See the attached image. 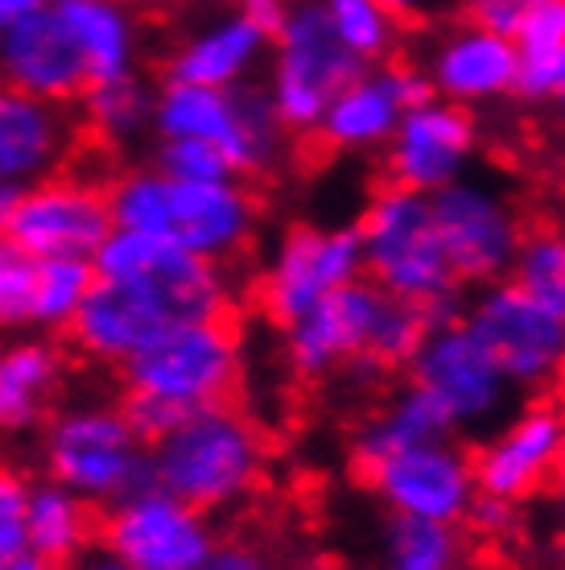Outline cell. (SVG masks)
Instances as JSON below:
<instances>
[{
  "label": "cell",
  "mask_w": 565,
  "mask_h": 570,
  "mask_svg": "<svg viewBox=\"0 0 565 570\" xmlns=\"http://www.w3.org/2000/svg\"><path fill=\"white\" fill-rule=\"evenodd\" d=\"M17 199H21V190L9 183H0V232H9V224H13Z\"/></svg>",
  "instance_id": "bcb514c9"
},
{
  "label": "cell",
  "mask_w": 565,
  "mask_h": 570,
  "mask_svg": "<svg viewBox=\"0 0 565 570\" xmlns=\"http://www.w3.org/2000/svg\"><path fill=\"white\" fill-rule=\"evenodd\" d=\"M364 277V248L355 224H294L272 244L256 282V306L272 327H289L326 294Z\"/></svg>",
  "instance_id": "4fadbf2b"
},
{
  "label": "cell",
  "mask_w": 565,
  "mask_h": 570,
  "mask_svg": "<svg viewBox=\"0 0 565 570\" xmlns=\"http://www.w3.org/2000/svg\"><path fill=\"white\" fill-rule=\"evenodd\" d=\"M429 96L434 91H429L417 62L393 58L380 67H364L335 100L326 104L314 132L323 137V145L339 149V154H380L405 108L429 100Z\"/></svg>",
  "instance_id": "d6986e66"
},
{
  "label": "cell",
  "mask_w": 565,
  "mask_h": 570,
  "mask_svg": "<svg viewBox=\"0 0 565 570\" xmlns=\"http://www.w3.org/2000/svg\"><path fill=\"white\" fill-rule=\"evenodd\" d=\"M202 570H277L272 558L252 542H219Z\"/></svg>",
  "instance_id": "f35d334b"
},
{
  "label": "cell",
  "mask_w": 565,
  "mask_h": 570,
  "mask_svg": "<svg viewBox=\"0 0 565 570\" xmlns=\"http://www.w3.org/2000/svg\"><path fill=\"white\" fill-rule=\"evenodd\" d=\"M537 4L541 0H463L467 21H475L483 29H495V33H508V38Z\"/></svg>",
  "instance_id": "8d00e7d4"
},
{
  "label": "cell",
  "mask_w": 565,
  "mask_h": 570,
  "mask_svg": "<svg viewBox=\"0 0 565 570\" xmlns=\"http://www.w3.org/2000/svg\"><path fill=\"white\" fill-rule=\"evenodd\" d=\"M429 212H434L438 240L463 289L467 285L479 289V285L508 277L516 248L524 240V219L504 186L470 170L467 178L429 195Z\"/></svg>",
  "instance_id": "8fae6325"
},
{
  "label": "cell",
  "mask_w": 565,
  "mask_h": 570,
  "mask_svg": "<svg viewBox=\"0 0 565 570\" xmlns=\"http://www.w3.org/2000/svg\"><path fill=\"white\" fill-rule=\"evenodd\" d=\"M96 542L108 546L128 570H202L219 533L207 513L149 484L103 509Z\"/></svg>",
  "instance_id": "5bb4252c"
},
{
  "label": "cell",
  "mask_w": 565,
  "mask_h": 570,
  "mask_svg": "<svg viewBox=\"0 0 565 570\" xmlns=\"http://www.w3.org/2000/svg\"><path fill=\"white\" fill-rule=\"evenodd\" d=\"M153 484L198 513H231L252 500L269 475V439L231 401L190 410L149 446Z\"/></svg>",
  "instance_id": "277c9868"
},
{
  "label": "cell",
  "mask_w": 565,
  "mask_h": 570,
  "mask_svg": "<svg viewBox=\"0 0 565 570\" xmlns=\"http://www.w3.org/2000/svg\"><path fill=\"white\" fill-rule=\"evenodd\" d=\"M26 542L29 550L54 567H67L75 554H83L96 542V509L79 500L71 488L54 484L50 475L29 484L26 500Z\"/></svg>",
  "instance_id": "4316f807"
},
{
  "label": "cell",
  "mask_w": 565,
  "mask_h": 570,
  "mask_svg": "<svg viewBox=\"0 0 565 570\" xmlns=\"http://www.w3.org/2000/svg\"><path fill=\"white\" fill-rule=\"evenodd\" d=\"M384 13L393 17L396 26H422V21H434V17L450 4V0H376Z\"/></svg>",
  "instance_id": "60d3db41"
},
{
  "label": "cell",
  "mask_w": 565,
  "mask_h": 570,
  "mask_svg": "<svg viewBox=\"0 0 565 570\" xmlns=\"http://www.w3.org/2000/svg\"><path fill=\"white\" fill-rule=\"evenodd\" d=\"M153 96L157 87L141 71L108 83H91L79 96L83 129L103 145H137L153 132Z\"/></svg>",
  "instance_id": "f1b7e54d"
},
{
  "label": "cell",
  "mask_w": 565,
  "mask_h": 570,
  "mask_svg": "<svg viewBox=\"0 0 565 570\" xmlns=\"http://www.w3.org/2000/svg\"><path fill=\"white\" fill-rule=\"evenodd\" d=\"M67 360L50 335L26 331L0 343V434H26L42 426L50 397L62 385Z\"/></svg>",
  "instance_id": "d4e9b609"
},
{
  "label": "cell",
  "mask_w": 565,
  "mask_h": 570,
  "mask_svg": "<svg viewBox=\"0 0 565 570\" xmlns=\"http://www.w3.org/2000/svg\"><path fill=\"white\" fill-rule=\"evenodd\" d=\"M467 538L463 525L422 521V517H388L380 538L384 570H463Z\"/></svg>",
  "instance_id": "f546056e"
},
{
  "label": "cell",
  "mask_w": 565,
  "mask_h": 570,
  "mask_svg": "<svg viewBox=\"0 0 565 570\" xmlns=\"http://www.w3.org/2000/svg\"><path fill=\"white\" fill-rule=\"evenodd\" d=\"M272 33L236 9H219L166 55V79L198 87H244L265 71Z\"/></svg>",
  "instance_id": "603a6c76"
},
{
  "label": "cell",
  "mask_w": 565,
  "mask_h": 570,
  "mask_svg": "<svg viewBox=\"0 0 565 570\" xmlns=\"http://www.w3.org/2000/svg\"><path fill=\"white\" fill-rule=\"evenodd\" d=\"M516 83L524 104H557L565 91V0H541L512 33Z\"/></svg>",
  "instance_id": "484cf974"
},
{
  "label": "cell",
  "mask_w": 565,
  "mask_h": 570,
  "mask_svg": "<svg viewBox=\"0 0 565 570\" xmlns=\"http://www.w3.org/2000/svg\"><path fill=\"white\" fill-rule=\"evenodd\" d=\"M364 480L388 504V513L446 521V525H463L475 497H479L470 451L454 434L413 442L405 451L371 463L364 471Z\"/></svg>",
  "instance_id": "2e32d148"
},
{
  "label": "cell",
  "mask_w": 565,
  "mask_h": 570,
  "mask_svg": "<svg viewBox=\"0 0 565 570\" xmlns=\"http://www.w3.org/2000/svg\"><path fill=\"white\" fill-rule=\"evenodd\" d=\"M0 570H62V567H54V562L38 558L33 550H21V554L4 558V562H0Z\"/></svg>",
  "instance_id": "f6af8a7d"
},
{
  "label": "cell",
  "mask_w": 565,
  "mask_h": 570,
  "mask_svg": "<svg viewBox=\"0 0 565 570\" xmlns=\"http://www.w3.org/2000/svg\"><path fill=\"white\" fill-rule=\"evenodd\" d=\"M26 500H29V480L17 468L0 463V525L21 521L26 517Z\"/></svg>",
  "instance_id": "ab89813d"
},
{
  "label": "cell",
  "mask_w": 565,
  "mask_h": 570,
  "mask_svg": "<svg viewBox=\"0 0 565 570\" xmlns=\"http://www.w3.org/2000/svg\"><path fill=\"white\" fill-rule=\"evenodd\" d=\"M508 282L521 285L528 298H537L541 306L565 314V240L562 232L541 228L524 232L516 261L508 269Z\"/></svg>",
  "instance_id": "d6a6232c"
},
{
  "label": "cell",
  "mask_w": 565,
  "mask_h": 570,
  "mask_svg": "<svg viewBox=\"0 0 565 570\" xmlns=\"http://www.w3.org/2000/svg\"><path fill=\"white\" fill-rule=\"evenodd\" d=\"M562 451L565 417L557 410V401H528L516 414L504 417V426L470 455L475 488H479V497L521 504V500L537 497L541 488H549L557 480Z\"/></svg>",
  "instance_id": "e0dca14e"
},
{
  "label": "cell",
  "mask_w": 565,
  "mask_h": 570,
  "mask_svg": "<svg viewBox=\"0 0 565 570\" xmlns=\"http://www.w3.org/2000/svg\"><path fill=\"white\" fill-rule=\"evenodd\" d=\"M454 426L446 422L434 401L425 397L422 389L405 385L400 393L384 401L376 414L364 417V426L355 430V442H351V455H355V468L359 475L371 468V463H380V459L396 455V451H405L413 442H429V439H450Z\"/></svg>",
  "instance_id": "83f0119b"
},
{
  "label": "cell",
  "mask_w": 565,
  "mask_h": 570,
  "mask_svg": "<svg viewBox=\"0 0 565 570\" xmlns=\"http://www.w3.org/2000/svg\"><path fill=\"white\" fill-rule=\"evenodd\" d=\"M429 327L434 318L425 311L384 294L368 277H355L285 327V360L301 381L339 372L380 376L405 368Z\"/></svg>",
  "instance_id": "7a4b0ae2"
},
{
  "label": "cell",
  "mask_w": 565,
  "mask_h": 570,
  "mask_svg": "<svg viewBox=\"0 0 565 570\" xmlns=\"http://www.w3.org/2000/svg\"><path fill=\"white\" fill-rule=\"evenodd\" d=\"M463 323L492 352L516 393H545L562 376L565 314L528 298L508 277L479 285L463 311Z\"/></svg>",
  "instance_id": "7c38bea8"
},
{
  "label": "cell",
  "mask_w": 565,
  "mask_h": 570,
  "mask_svg": "<svg viewBox=\"0 0 565 570\" xmlns=\"http://www.w3.org/2000/svg\"><path fill=\"white\" fill-rule=\"evenodd\" d=\"M96 285L71 318V343L96 364L120 368L161 331L231 314V277L178 244L112 228L91 253Z\"/></svg>",
  "instance_id": "6da1fadb"
},
{
  "label": "cell",
  "mask_w": 565,
  "mask_h": 570,
  "mask_svg": "<svg viewBox=\"0 0 565 570\" xmlns=\"http://www.w3.org/2000/svg\"><path fill=\"white\" fill-rule=\"evenodd\" d=\"M157 137L207 141L227 157L236 178H265L289 157V137L269 96L256 83L244 87H198L161 79L153 96Z\"/></svg>",
  "instance_id": "8992f818"
},
{
  "label": "cell",
  "mask_w": 565,
  "mask_h": 570,
  "mask_svg": "<svg viewBox=\"0 0 565 570\" xmlns=\"http://www.w3.org/2000/svg\"><path fill=\"white\" fill-rule=\"evenodd\" d=\"M364 71V62L335 38L323 13V0H289L265 58L269 108L285 125V132H314L326 104Z\"/></svg>",
  "instance_id": "ba28073f"
},
{
  "label": "cell",
  "mask_w": 565,
  "mask_h": 570,
  "mask_svg": "<svg viewBox=\"0 0 565 570\" xmlns=\"http://www.w3.org/2000/svg\"><path fill=\"white\" fill-rule=\"evenodd\" d=\"M0 83L50 104H79L91 87L83 58L50 4L0 26Z\"/></svg>",
  "instance_id": "7402d4cb"
},
{
  "label": "cell",
  "mask_w": 565,
  "mask_h": 570,
  "mask_svg": "<svg viewBox=\"0 0 565 570\" xmlns=\"http://www.w3.org/2000/svg\"><path fill=\"white\" fill-rule=\"evenodd\" d=\"M33 282L38 257L0 232V335H26L33 331Z\"/></svg>",
  "instance_id": "836d02e7"
},
{
  "label": "cell",
  "mask_w": 565,
  "mask_h": 570,
  "mask_svg": "<svg viewBox=\"0 0 565 570\" xmlns=\"http://www.w3.org/2000/svg\"><path fill=\"white\" fill-rule=\"evenodd\" d=\"M323 13L347 50L364 67L393 62L400 50V26L384 13L376 0H323Z\"/></svg>",
  "instance_id": "1f68e13d"
},
{
  "label": "cell",
  "mask_w": 565,
  "mask_h": 570,
  "mask_svg": "<svg viewBox=\"0 0 565 570\" xmlns=\"http://www.w3.org/2000/svg\"><path fill=\"white\" fill-rule=\"evenodd\" d=\"M425 83L438 100H450L458 108H483L512 96L516 83V55L508 33L483 29L475 21L446 26L425 50Z\"/></svg>",
  "instance_id": "ffe728a7"
},
{
  "label": "cell",
  "mask_w": 565,
  "mask_h": 570,
  "mask_svg": "<svg viewBox=\"0 0 565 570\" xmlns=\"http://www.w3.org/2000/svg\"><path fill=\"white\" fill-rule=\"evenodd\" d=\"M285 4H289V0H240L244 13L252 17V21H260V26L269 29V33H277V26H281Z\"/></svg>",
  "instance_id": "7bdbcfd3"
},
{
  "label": "cell",
  "mask_w": 565,
  "mask_h": 570,
  "mask_svg": "<svg viewBox=\"0 0 565 570\" xmlns=\"http://www.w3.org/2000/svg\"><path fill=\"white\" fill-rule=\"evenodd\" d=\"M46 471L91 509H108L153 484V463L120 405L87 401L46 422Z\"/></svg>",
  "instance_id": "52a82bcc"
},
{
  "label": "cell",
  "mask_w": 565,
  "mask_h": 570,
  "mask_svg": "<svg viewBox=\"0 0 565 570\" xmlns=\"http://www.w3.org/2000/svg\"><path fill=\"white\" fill-rule=\"evenodd\" d=\"M46 4H50V0H0V26H9V21H17V17H26V13H38Z\"/></svg>",
  "instance_id": "ee69618b"
},
{
  "label": "cell",
  "mask_w": 565,
  "mask_h": 570,
  "mask_svg": "<svg viewBox=\"0 0 565 570\" xmlns=\"http://www.w3.org/2000/svg\"><path fill=\"white\" fill-rule=\"evenodd\" d=\"M405 372H409V385L422 389L425 397L446 414L454 434L504 422L516 397H521L492 360V352L467 331L463 318L434 323L429 335L417 343Z\"/></svg>",
  "instance_id": "30bf717a"
},
{
  "label": "cell",
  "mask_w": 565,
  "mask_h": 570,
  "mask_svg": "<svg viewBox=\"0 0 565 570\" xmlns=\"http://www.w3.org/2000/svg\"><path fill=\"white\" fill-rule=\"evenodd\" d=\"M467 521L479 529L483 538H495V542H499V538H512V533H516V504L492 500V497H475Z\"/></svg>",
  "instance_id": "74e56055"
},
{
  "label": "cell",
  "mask_w": 565,
  "mask_h": 570,
  "mask_svg": "<svg viewBox=\"0 0 565 570\" xmlns=\"http://www.w3.org/2000/svg\"><path fill=\"white\" fill-rule=\"evenodd\" d=\"M112 232V212H108V190L87 178L54 174L21 190L9 224L26 253L33 257H87L96 253L103 236Z\"/></svg>",
  "instance_id": "ac0fdd59"
},
{
  "label": "cell",
  "mask_w": 565,
  "mask_h": 570,
  "mask_svg": "<svg viewBox=\"0 0 565 570\" xmlns=\"http://www.w3.org/2000/svg\"><path fill=\"white\" fill-rule=\"evenodd\" d=\"M79 149V125L67 104H50L0 83V183L26 186L67 170Z\"/></svg>",
  "instance_id": "44dd1931"
},
{
  "label": "cell",
  "mask_w": 565,
  "mask_h": 570,
  "mask_svg": "<svg viewBox=\"0 0 565 570\" xmlns=\"http://www.w3.org/2000/svg\"><path fill=\"white\" fill-rule=\"evenodd\" d=\"M50 9L83 58L91 83L141 71L145 26L132 0H50Z\"/></svg>",
  "instance_id": "cb8c5ba5"
},
{
  "label": "cell",
  "mask_w": 565,
  "mask_h": 570,
  "mask_svg": "<svg viewBox=\"0 0 565 570\" xmlns=\"http://www.w3.org/2000/svg\"><path fill=\"white\" fill-rule=\"evenodd\" d=\"M96 285V269L87 257H38L33 282V331L58 335L71 327L75 311L83 306L87 289Z\"/></svg>",
  "instance_id": "4dcf8cb0"
},
{
  "label": "cell",
  "mask_w": 565,
  "mask_h": 570,
  "mask_svg": "<svg viewBox=\"0 0 565 570\" xmlns=\"http://www.w3.org/2000/svg\"><path fill=\"white\" fill-rule=\"evenodd\" d=\"M355 232H359L368 282L425 311L434 323L458 318L463 285L454 277L446 248L438 240L429 195H413V190L384 183L368 199Z\"/></svg>",
  "instance_id": "5b68a950"
},
{
  "label": "cell",
  "mask_w": 565,
  "mask_h": 570,
  "mask_svg": "<svg viewBox=\"0 0 565 570\" xmlns=\"http://www.w3.org/2000/svg\"><path fill=\"white\" fill-rule=\"evenodd\" d=\"M479 120L450 100H429L405 108L393 137L384 145L388 183L413 195H438L442 186L458 183L479 161Z\"/></svg>",
  "instance_id": "9a60e30c"
},
{
  "label": "cell",
  "mask_w": 565,
  "mask_h": 570,
  "mask_svg": "<svg viewBox=\"0 0 565 570\" xmlns=\"http://www.w3.org/2000/svg\"><path fill=\"white\" fill-rule=\"evenodd\" d=\"M128 393L157 397L178 410H207L231 401L244 372V343L231 318H195L161 331L120 364Z\"/></svg>",
  "instance_id": "9c48e42d"
},
{
  "label": "cell",
  "mask_w": 565,
  "mask_h": 570,
  "mask_svg": "<svg viewBox=\"0 0 565 570\" xmlns=\"http://www.w3.org/2000/svg\"><path fill=\"white\" fill-rule=\"evenodd\" d=\"M120 410H125L128 426H132V434H137L145 446L161 442L186 417V410H178V405H166V401H157V397H141V393H128Z\"/></svg>",
  "instance_id": "d590c367"
},
{
  "label": "cell",
  "mask_w": 565,
  "mask_h": 570,
  "mask_svg": "<svg viewBox=\"0 0 565 570\" xmlns=\"http://www.w3.org/2000/svg\"><path fill=\"white\" fill-rule=\"evenodd\" d=\"M103 190H108L112 228L161 236L215 265L244 257L260 232V203L244 178L190 183V178H170L157 166H141L120 174Z\"/></svg>",
  "instance_id": "3957f363"
},
{
  "label": "cell",
  "mask_w": 565,
  "mask_h": 570,
  "mask_svg": "<svg viewBox=\"0 0 565 570\" xmlns=\"http://www.w3.org/2000/svg\"><path fill=\"white\" fill-rule=\"evenodd\" d=\"M62 570H128V567L112 554V550H108V546L91 542V546L83 550V554H75Z\"/></svg>",
  "instance_id": "b9f144b4"
},
{
  "label": "cell",
  "mask_w": 565,
  "mask_h": 570,
  "mask_svg": "<svg viewBox=\"0 0 565 570\" xmlns=\"http://www.w3.org/2000/svg\"><path fill=\"white\" fill-rule=\"evenodd\" d=\"M161 174L170 178H190V183H224L236 178V170L227 166V157L207 141H190V137H157L153 161Z\"/></svg>",
  "instance_id": "e575fe53"
}]
</instances>
